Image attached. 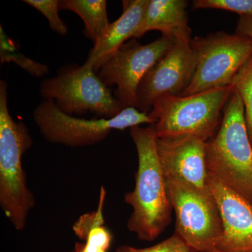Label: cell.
<instances>
[{"mask_svg": "<svg viewBox=\"0 0 252 252\" xmlns=\"http://www.w3.org/2000/svg\"><path fill=\"white\" fill-rule=\"evenodd\" d=\"M138 156L135 187L126 193L125 201L132 212L127 229L144 241L157 239L171 221L172 207L157 150L158 137L154 126L130 128Z\"/></svg>", "mask_w": 252, "mask_h": 252, "instance_id": "cell-1", "label": "cell"}, {"mask_svg": "<svg viewBox=\"0 0 252 252\" xmlns=\"http://www.w3.org/2000/svg\"><path fill=\"white\" fill-rule=\"evenodd\" d=\"M32 145L28 127L16 122L8 107V85L0 82V206L15 229L26 228L35 205L28 189L22 157Z\"/></svg>", "mask_w": 252, "mask_h": 252, "instance_id": "cell-2", "label": "cell"}, {"mask_svg": "<svg viewBox=\"0 0 252 252\" xmlns=\"http://www.w3.org/2000/svg\"><path fill=\"white\" fill-rule=\"evenodd\" d=\"M208 171L252 203V147L241 97L233 89L217 133L206 142Z\"/></svg>", "mask_w": 252, "mask_h": 252, "instance_id": "cell-3", "label": "cell"}, {"mask_svg": "<svg viewBox=\"0 0 252 252\" xmlns=\"http://www.w3.org/2000/svg\"><path fill=\"white\" fill-rule=\"evenodd\" d=\"M233 92L230 85L185 97L158 99L149 113L158 138L192 135L205 142L210 140L220 125L222 111Z\"/></svg>", "mask_w": 252, "mask_h": 252, "instance_id": "cell-4", "label": "cell"}, {"mask_svg": "<svg viewBox=\"0 0 252 252\" xmlns=\"http://www.w3.org/2000/svg\"><path fill=\"white\" fill-rule=\"evenodd\" d=\"M39 93L60 110L72 116L94 113L99 119H112L124 110L97 73L85 64L64 67L56 77L41 82Z\"/></svg>", "mask_w": 252, "mask_h": 252, "instance_id": "cell-5", "label": "cell"}, {"mask_svg": "<svg viewBox=\"0 0 252 252\" xmlns=\"http://www.w3.org/2000/svg\"><path fill=\"white\" fill-rule=\"evenodd\" d=\"M33 118L48 142L70 147L94 145L107 138L112 130L154 124L149 114L135 107L124 109L112 119L86 120L64 114L54 102L46 99L34 109Z\"/></svg>", "mask_w": 252, "mask_h": 252, "instance_id": "cell-6", "label": "cell"}, {"mask_svg": "<svg viewBox=\"0 0 252 252\" xmlns=\"http://www.w3.org/2000/svg\"><path fill=\"white\" fill-rule=\"evenodd\" d=\"M165 182L175 213V233L196 252L217 250L223 223L210 189L202 190L177 180Z\"/></svg>", "mask_w": 252, "mask_h": 252, "instance_id": "cell-7", "label": "cell"}, {"mask_svg": "<svg viewBox=\"0 0 252 252\" xmlns=\"http://www.w3.org/2000/svg\"><path fill=\"white\" fill-rule=\"evenodd\" d=\"M198 59L190 85L180 97L232 85L240 69L252 56V39L220 31L192 39Z\"/></svg>", "mask_w": 252, "mask_h": 252, "instance_id": "cell-8", "label": "cell"}, {"mask_svg": "<svg viewBox=\"0 0 252 252\" xmlns=\"http://www.w3.org/2000/svg\"><path fill=\"white\" fill-rule=\"evenodd\" d=\"M176 41L171 36L162 35L150 44L142 45L133 39L121 46L102 64L97 76L107 87L117 86L114 95L124 108H136V95L141 80Z\"/></svg>", "mask_w": 252, "mask_h": 252, "instance_id": "cell-9", "label": "cell"}, {"mask_svg": "<svg viewBox=\"0 0 252 252\" xmlns=\"http://www.w3.org/2000/svg\"><path fill=\"white\" fill-rule=\"evenodd\" d=\"M191 41H177L165 56L142 78L137 91L136 108L149 114L154 102L166 96L180 97L188 88L198 59Z\"/></svg>", "mask_w": 252, "mask_h": 252, "instance_id": "cell-10", "label": "cell"}, {"mask_svg": "<svg viewBox=\"0 0 252 252\" xmlns=\"http://www.w3.org/2000/svg\"><path fill=\"white\" fill-rule=\"evenodd\" d=\"M157 150L165 180L209 189L206 142L192 135L162 137L158 138Z\"/></svg>", "mask_w": 252, "mask_h": 252, "instance_id": "cell-11", "label": "cell"}, {"mask_svg": "<svg viewBox=\"0 0 252 252\" xmlns=\"http://www.w3.org/2000/svg\"><path fill=\"white\" fill-rule=\"evenodd\" d=\"M207 185L223 223L217 251L252 252V203L209 172Z\"/></svg>", "mask_w": 252, "mask_h": 252, "instance_id": "cell-12", "label": "cell"}, {"mask_svg": "<svg viewBox=\"0 0 252 252\" xmlns=\"http://www.w3.org/2000/svg\"><path fill=\"white\" fill-rule=\"evenodd\" d=\"M149 0L123 1V14L109 24L108 30L94 45L88 56L86 65L97 73L99 67L125 41L133 38L149 4Z\"/></svg>", "mask_w": 252, "mask_h": 252, "instance_id": "cell-13", "label": "cell"}, {"mask_svg": "<svg viewBox=\"0 0 252 252\" xmlns=\"http://www.w3.org/2000/svg\"><path fill=\"white\" fill-rule=\"evenodd\" d=\"M186 0H149L147 9L133 39L147 32L158 31L177 41H191V30L189 26Z\"/></svg>", "mask_w": 252, "mask_h": 252, "instance_id": "cell-14", "label": "cell"}, {"mask_svg": "<svg viewBox=\"0 0 252 252\" xmlns=\"http://www.w3.org/2000/svg\"><path fill=\"white\" fill-rule=\"evenodd\" d=\"M59 8L73 11L84 21V34L94 44L108 30L110 23L105 0H61Z\"/></svg>", "mask_w": 252, "mask_h": 252, "instance_id": "cell-15", "label": "cell"}, {"mask_svg": "<svg viewBox=\"0 0 252 252\" xmlns=\"http://www.w3.org/2000/svg\"><path fill=\"white\" fill-rule=\"evenodd\" d=\"M232 86L243 101L245 124L252 147V56L235 75Z\"/></svg>", "mask_w": 252, "mask_h": 252, "instance_id": "cell-16", "label": "cell"}, {"mask_svg": "<svg viewBox=\"0 0 252 252\" xmlns=\"http://www.w3.org/2000/svg\"><path fill=\"white\" fill-rule=\"evenodd\" d=\"M85 240V243H76L72 252H107L112 236L104 225H99L90 230Z\"/></svg>", "mask_w": 252, "mask_h": 252, "instance_id": "cell-17", "label": "cell"}, {"mask_svg": "<svg viewBox=\"0 0 252 252\" xmlns=\"http://www.w3.org/2000/svg\"><path fill=\"white\" fill-rule=\"evenodd\" d=\"M26 4L38 10L49 21L50 27L53 31L61 35H65L68 28L64 21L60 17L59 0H25Z\"/></svg>", "mask_w": 252, "mask_h": 252, "instance_id": "cell-18", "label": "cell"}, {"mask_svg": "<svg viewBox=\"0 0 252 252\" xmlns=\"http://www.w3.org/2000/svg\"><path fill=\"white\" fill-rule=\"evenodd\" d=\"M193 9L225 10L237 13L240 16L252 17V0H195Z\"/></svg>", "mask_w": 252, "mask_h": 252, "instance_id": "cell-19", "label": "cell"}, {"mask_svg": "<svg viewBox=\"0 0 252 252\" xmlns=\"http://www.w3.org/2000/svg\"><path fill=\"white\" fill-rule=\"evenodd\" d=\"M99 207L96 211L83 215L73 226V230L78 237L85 240L90 230L94 227L104 225L103 207L105 200V190L101 189Z\"/></svg>", "mask_w": 252, "mask_h": 252, "instance_id": "cell-20", "label": "cell"}, {"mask_svg": "<svg viewBox=\"0 0 252 252\" xmlns=\"http://www.w3.org/2000/svg\"><path fill=\"white\" fill-rule=\"evenodd\" d=\"M116 252H196L175 233L172 236L163 240L161 243L150 248L137 249L129 246H122Z\"/></svg>", "mask_w": 252, "mask_h": 252, "instance_id": "cell-21", "label": "cell"}, {"mask_svg": "<svg viewBox=\"0 0 252 252\" xmlns=\"http://www.w3.org/2000/svg\"><path fill=\"white\" fill-rule=\"evenodd\" d=\"M235 33L248 36L252 39V17L241 16L237 23Z\"/></svg>", "mask_w": 252, "mask_h": 252, "instance_id": "cell-22", "label": "cell"}, {"mask_svg": "<svg viewBox=\"0 0 252 252\" xmlns=\"http://www.w3.org/2000/svg\"><path fill=\"white\" fill-rule=\"evenodd\" d=\"M212 252H221L220 251H217V250H215V251Z\"/></svg>", "mask_w": 252, "mask_h": 252, "instance_id": "cell-23", "label": "cell"}]
</instances>
